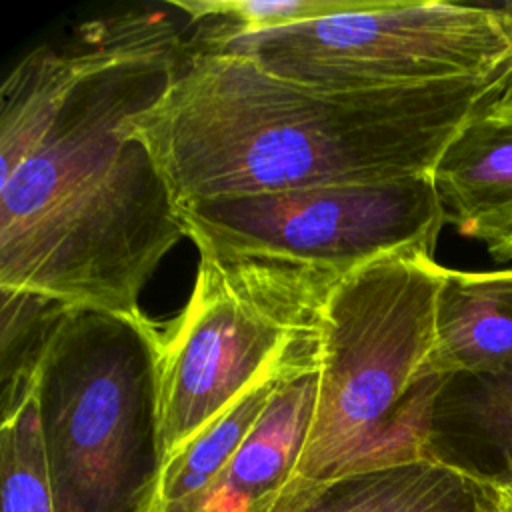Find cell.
I'll list each match as a JSON object with an SVG mask.
<instances>
[{"label": "cell", "mask_w": 512, "mask_h": 512, "mask_svg": "<svg viewBox=\"0 0 512 512\" xmlns=\"http://www.w3.org/2000/svg\"><path fill=\"white\" fill-rule=\"evenodd\" d=\"M186 44L162 12L84 24L38 46L0 88V288L140 314L186 236L172 190L128 124L176 80Z\"/></svg>", "instance_id": "1"}, {"label": "cell", "mask_w": 512, "mask_h": 512, "mask_svg": "<svg viewBox=\"0 0 512 512\" xmlns=\"http://www.w3.org/2000/svg\"><path fill=\"white\" fill-rule=\"evenodd\" d=\"M334 90L186 44L166 96L128 124L176 206L190 200L432 174L498 78Z\"/></svg>", "instance_id": "2"}, {"label": "cell", "mask_w": 512, "mask_h": 512, "mask_svg": "<svg viewBox=\"0 0 512 512\" xmlns=\"http://www.w3.org/2000/svg\"><path fill=\"white\" fill-rule=\"evenodd\" d=\"M442 276L434 256L398 252L336 284L322 316L316 404L294 478L316 482L428 458L430 412L446 380L430 370Z\"/></svg>", "instance_id": "3"}, {"label": "cell", "mask_w": 512, "mask_h": 512, "mask_svg": "<svg viewBox=\"0 0 512 512\" xmlns=\"http://www.w3.org/2000/svg\"><path fill=\"white\" fill-rule=\"evenodd\" d=\"M160 342L144 312L62 318L34 390L54 512H156Z\"/></svg>", "instance_id": "4"}, {"label": "cell", "mask_w": 512, "mask_h": 512, "mask_svg": "<svg viewBox=\"0 0 512 512\" xmlns=\"http://www.w3.org/2000/svg\"><path fill=\"white\" fill-rule=\"evenodd\" d=\"M340 280L282 260L200 254L192 294L160 342L166 458L256 384L318 370L322 316Z\"/></svg>", "instance_id": "5"}, {"label": "cell", "mask_w": 512, "mask_h": 512, "mask_svg": "<svg viewBox=\"0 0 512 512\" xmlns=\"http://www.w3.org/2000/svg\"><path fill=\"white\" fill-rule=\"evenodd\" d=\"M194 48L334 90H382L486 78L512 64V4L376 0L358 12L258 34H204Z\"/></svg>", "instance_id": "6"}, {"label": "cell", "mask_w": 512, "mask_h": 512, "mask_svg": "<svg viewBox=\"0 0 512 512\" xmlns=\"http://www.w3.org/2000/svg\"><path fill=\"white\" fill-rule=\"evenodd\" d=\"M176 208L200 254L282 260L342 278L398 252L434 256L448 222L432 174L214 196Z\"/></svg>", "instance_id": "7"}, {"label": "cell", "mask_w": 512, "mask_h": 512, "mask_svg": "<svg viewBox=\"0 0 512 512\" xmlns=\"http://www.w3.org/2000/svg\"><path fill=\"white\" fill-rule=\"evenodd\" d=\"M446 220L490 244L512 232V104L490 96L446 146L432 172Z\"/></svg>", "instance_id": "8"}, {"label": "cell", "mask_w": 512, "mask_h": 512, "mask_svg": "<svg viewBox=\"0 0 512 512\" xmlns=\"http://www.w3.org/2000/svg\"><path fill=\"white\" fill-rule=\"evenodd\" d=\"M258 512H478L474 470L434 458L298 480Z\"/></svg>", "instance_id": "9"}, {"label": "cell", "mask_w": 512, "mask_h": 512, "mask_svg": "<svg viewBox=\"0 0 512 512\" xmlns=\"http://www.w3.org/2000/svg\"><path fill=\"white\" fill-rule=\"evenodd\" d=\"M318 370L286 378L210 488L202 512H258L298 468L312 424Z\"/></svg>", "instance_id": "10"}, {"label": "cell", "mask_w": 512, "mask_h": 512, "mask_svg": "<svg viewBox=\"0 0 512 512\" xmlns=\"http://www.w3.org/2000/svg\"><path fill=\"white\" fill-rule=\"evenodd\" d=\"M512 364V268H444L436 302V376H484Z\"/></svg>", "instance_id": "11"}, {"label": "cell", "mask_w": 512, "mask_h": 512, "mask_svg": "<svg viewBox=\"0 0 512 512\" xmlns=\"http://www.w3.org/2000/svg\"><path fill=\"white\" fill-rule=\"evenodd\" d=\"M284 380L286 378H272L256 384L166 458L156 512H202L210 488L234 458Z\"/></svg>", "instance_id": "12"}, {"label": "cell", "mask_w": 512, "mask_h": 512, "mask_svg": "<svg viewBox=\"0 0 512 512\" xmlns=\"http://www.w3.org/2000/svg\"><path fill=\"white\" fill-rule=\"evenodd\" d=\"M472 440L512 458V364L494 374L444 380L430 412L426 456L450 462Z\"/></svg>", "instance_id": "13"}, {"label": "cell", "mask_w": 512, "mask_h": 512, "mask_svg": "<svg viewBox=\"0 0 512 512\" xmlns=\"http://www.w3.org/2000/svg\"><path fill=\"white\" fill-rule=\"evenodd\" d=\"M70 306L44 294L0 288V416L8 420L36 390L50 342Z\"/></svg>", "instance_id": "14"}, {"label": "cell", "mask_w": 512, "mask_h": 512, "mask_svg": "<svg viewBox=\"0 0 512 512\" xmlns=\"http://www.w3.org/2000/svg\"><path fill=\"white\" fill-rule=\"evenodd\" d=\"M0 496L2 512H54L36 394L0 426Z\"/></svg>", "instance_id": "15"}, {"label": "cell", "mask_w": 512, "mask_h": 512, "mask_svg": "<svg viewBox=\"0 0 512 512\" xmlns=\"http://www.w3.org/2000/svg\"><path fill=\"white\" fill-rule=\"evenodd\" d=\"M376 0H172L204 34H258L328 16L358 12Z\"/></svg>", "instance_id": "16"}, {"label": "cell", "mask_w": 512, "mask_h": 512, "mask_svg": "<svg viewBox=\"0 0 512 512\" xmlns=\"http://www.w3.org/2000/svg\"><path fill=\"white\" fill-rule=\"evenodd\" d=\"M474 478L478 512H512V458L498 472L474 470Z\"/></svg>", "instance_id": "17"}, {"label": "cell", "mask_w": 512, "mask_h": 512, "mask_svg": "<svg viewBox=\"0 0 512 512\" xmlns=\"http://www.w3.org/2000/svg\"><path fill=\"white\" fill-rule=\"evenodd\" d=\"M486 250H488V254L492 256L494 262L512 260V232L494 240V242H490V244H486Z\"/></svg>", "instance_id": "18"}, {"label": "cell", "mask_w": 512, "mask_h": 512, "mask_svg": "<svg viewBox=\"0 0 512 512\" xmlns=\"http://www.w3.org/2000/svg\"><path fill=\"white\" fill-rule=\"evenodd\" d=\"M492 100L496 102H504V104H512V64L502 72V76L498 78V84L494 88V92L490 94Z\"/></svg>", "instance_id": "19"}]
</instances>
